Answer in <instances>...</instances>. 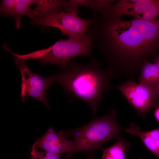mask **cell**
Here are the masks:
<instances>
[{
  "label": "cell",
  "instance_id": "cell-11",
  "mask_svg": "<svg viewBox=\"0 0 159 159\" xmlns=\"http://www.w3.org/2000/svg\"><path fill=\"white\" fill-rule=\"evenodd\" d=\"M154 49L159 41V18L151 21L134 18L127 21Z\"/></svg>",
  "mask_w": 159,
  "mask_h": 159
},
{
  "label": "cell",
  "instance_id": "cell-5",
  "mask_svg": "<svg viewBox=\"0 0 159 159\" xmlns=\"http://www.w3.org/2000/svg\"><path fill=\"white\" fill-rule=\"evenodd\" d=\"M79 12L63 11L44 17L32 19L29 23L57 28L63 35L69 39L81 37L87 33L94 19H85L78 16Z\"/></svg>",
  "mask_w": 159,
  "mask_h": 159
},
{
  "label": "cell",
  "instance_id": "cell-1",
  "mask_svg": "<svg viewBox=\"0 0 159 159\" xmlns=\"http://www.w3.org/2000/svg\"><path fill=\"white\" fill-rule=\"evenodd\" d=\"M90 26L95 48L113 77L134 80L154 49L127 21L97 16Z\"/></svg>",
  "mask_w": 159,
  "mask_h": 159
},
{
  "label": "cell",
  "instance_id": "cell-16",
  "mask_svg": "<svg viewBox=\"0 0 159 159\" xmlns=\"http://www.w3.org/2000/svg\"><path fill=\"white\" fill-rule=\"evenodd\" d=\"M93 0H69L67 1L65 12H70L73 11L79 12L78 7L83 6L87 8L92 9Z\"/></svg>",
  "mask_w": 159,
  "mask_h": 159
},
{
  "label": "cell",
  "instance_id": "cell-12",
  "mask_svg": "<svg viewBox=\"0 0 159 159\" xmlns=\"http://www.w3.org/2000/svg\"><path fill=\"white\" fill-rule=\"evenodd\" d=\"M125 131L137 135L142 140L145 147L159 159V127L148 131H143L134 123H131Z\"/></svg>",
  "mask_w": 159,
  "mask_h": 159
},
{
  "label": "cell",
  "instance_id": "cell-3",
  "mask_svg": "<svg viewBox=\"0 0 159 159\" xmlns=\"http://www.w3.org/2000/svg\"><path fill=\"white\" fill-rule=\"evenodd\" d=\"M117 113L115 110H111L106 115L96 118L82 127L62 131L67 138L69 136L73 138V148L67 159L79 152L86 151L94 153L107 142L117 139L124 129L117 122Z\"/></svg>",
  "mask_w": 159,
  "mask_h": 159
},
{
  "label": "cell",
  "instance_id": "cell-22",
  "mask_svg": "<svg viewBox=\"0 0 159 159\" xmlns=\"http://www.w3.org/2000/svg\"></svg>",
  "mask_w": 159,
  "mask_h": 159
},
{
  "label": "cell",
  "instance_id": "cell-2",
  "mask_svg": "<svg viewBox=\"0 0 159 159\" xmlns=\"http://www.w3.org/2000/svg\"><path fill=\"white\" fill-rule=\"evenodd\" d=\"M54 76V82L62 86L69 97L87 103L94 115L104 95L112 88L111 73L107 68L102 69L94 57L86 64L72 60Z\"/></svg>",
  "mask_w": 159,
  "mask_h": 159
},
{
  "label": "cell",
  "instance_id": "cell-20",
  "mask_svg": "<svg viewBox=\"0 0 159 159\" xmlns=\"http://www.w3.org/2000/svg\"><path fill=\"white\" fill-rule=\"evenodd\" d=\"M152 108H155L154 113V116L157 121L159 123V103L153 105Z\"/></svg>",
  "mask_w": 159,
  "mask_h": 159
},
{
  "label": "cell",
  "instance_id": "cell-4",
  "mask_svg": "<svg viewBox=\"0 0 159 159\" xmlns=\"http://www.w3.org/2000/svg\"><path fill=\"white\" fill-rule=\"evenodd\" d=\"M95 48L92 35L89 31L77 38L60 39L46 49L25 54L14 53V55L26 60L36 59L43 65L52 64L62 68L74 57L83 56L90 59L93 58L92 52Z\"/></svg>",
  "mask_w": 159,
  "mask_h": 159
},
{
  "label": "cell",
  "instance_id": "cell-7",
  "mask_svg": "<svg viewBox=\"0 0 159 159\" xmlns=\"http://www.w3.org/2000/svg\"><path fill=\"white\" fill-rule=\"evenodd\" d=\"M116 87L136 109L139 115L144 117L152 108L154 94L151 86L130 80Z\"/></svg>",
  "mask_w": 159,
  "mask_h": 159
},
{
  "label": "cell",
  "instance_id": "cell-9",
  "mask_svg": "<svg viewBox=\"0 0 159 159\" xmlns=\"http://www.w3.org/2000/svg\"><path fill=\"white\" fill-rule=\"evenodd\" d=\"M35 0H3L0 6V12L5 17L12 16L14 19L15 26L17 29L20 27L22 16L27 15L32 19L33 9L31 8L34 4Z\"/></svg>",
  "mask_w": 159,
  "mask_h": 159
},
{
  "label": "cell",
  "instance_id": "cell-10",
  "mask_svg": "<svg viewBox=\"0 0 159 159\" xmlns=\"http://www.w3.org/2000/svg\"><path fill=\"white\" fill-rule=\"evenodd\" d=\"M124 15H131L144 20L152 21L159 16V0H138L121 11L117 17Z\"/></svg>",
  "mask_w": 159,
  "mask_h": 159
},
{
  "label": "cell",
  "instance_id": "cell-21",
  "mask_svg": "<svg viewBox=\"0 0 159 159\" xmlns=\"http://www.w3.org/2000/svg\"><path fill=\"white\" fill-rule=\"evenodd\" d=\"M155 64L159 68V55H157L153 59Z\"/></svg>",
  "mask_w": 159,
  "mask_h": 159
},
{
  "label": "cell",
  "instance_id": "cell-8",
  "mask_svg": "<svg viewBox=\"0 0 159 159\" xmlns=\"http://www.w3.org/2000/svg\"><path fill=\"white\" fill-rule=\"evenodd\" d=\"M62 131L56 133L51 128L37 139L32 148L38 149L41 148L45 151L59 155L66 153L65 159H67L73 148L72 140H68Z\"/></svg>",
  "mask_w": 159,
  "mask_h": 159
},
{
  "label": "cell",
  "instance_id": "cell-17",
  "mask_svg": "<svg viewBox=\"0 0 159 159\" xmlns=\"http://www.w3.org/2000/svg\"><path fill=\"white\" fill-rule=\"evenodd\" d=\"M30 159H61L59 155L47 151H40L38 149L32 148Z\"/></svg>",
  "mask_w": 159,
  "mask_h": 159
},
{
  "label": "cell",
  "instance_id": "cell-13",
  "mask_svg": "<svg viewBox=\"0 0 159 159\" xmlns=\"http://www.w3.org/2000/svg\"><path fill=\"white\" fill-rule=\"evenodd\" d=\"M67 1L35 0L36 7L33 9V18L47 16L65 11Z\"/></svg>",
  "mask_w": 159,
  "mask_h": 159
},
{
  "label": "cell",
  "instance_id": "cell-15",
  "mask_svg": "<svg viewBox=\"0 0 159 159\" xmlns=\"http://www.w3.org/2000/svg\"><path fill=\"white\" fill-rule=\"evenodd\" d=\"M128 144L123 139H118L117 142L110 147L102 148V159H126L125 153L128 150Z\"/></svg>",
  "mask_w": 159,
  "mask_h": 159
},
{
  "label": "cell",
  "instance_id": "cell-6",
  "mask_svg": "<svg viewBox=\"0 0 159 159\" xmlns=\"http://www.w3.org/2000/svg\"><path fill=\"white\" fill-rule=\"evenodd\" d=\"M15 57L14 61L21 75V92L22 101L25 96H29L41 101L49 109L50 107L47 102L46 92L51 85L54 83V75L43 78L39 74L33 73L26 63V60Z\"/></svg>",
  "mask_w": 159,
  "mask_h": 159
},
{
  "label": "cell",
  "instance_id": "cell-19",
  "mask_svg": "<svg viewBox=\"0 0 159 159\" xmlns=\"http://www.w3.org/2000/svg\"><path fill=\"white\" fill-rule=\"evenodd\" d=\"M154 94L153 105L159 103V82L151 86ZM152 105V106H153Z\"/></svg>",
  "mask_w": 159,
  "mask_h": 159
},
{
  "label": "cell",
  "instance_id": "cell-18",
  "mask_svg": "<svg viewBox=\"0 0 159 159\" xmlns=\"http://www.w3.org/2000/svg\"><path fill=\"white\" fill-rule=\"evenodd\" d=\"M115 0H93L92 8V16L95 19L98 16L97 14L100 12L108 6L112 4Z\"/></svg>",
  "mask_w": 159,
  "mask_h": 159
},
{
  "label": "cell",
  "instance_id": "cell-14",
  "mask_svg": "<svg viewBox=\"0 0 159 159\" xmlns=\"http://www.w3.org/2000/svg\"><path fill=\"white\" fill-rule=\"evenodd\" d=\"M139 83L152 86L159 82V68L150 62L143 66L138 78Z\"/></svg>",
  "mask_w": 159,
  "mask_h": 159
}]
</instances>
